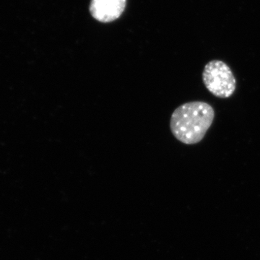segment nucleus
<instances>
[{"label": "nucleus", "mask_w": 260, "mask_h": 260, "mask_svg": "<svg viewBox=\"0 0 260 260\" xmlns=\"http://www.w3.org/2000/svg\"><path fill=\"white\" fill-rule=\"evenodd\" d=\"M215 111L203 102L181 104L173 112L170 129L176 139L185 145H194L204 138L213 124Z\"/></svg>", "instance_id": "1"}, {"label": "nucleus", "mask_w": 260, "mask_h": 260, "mask_svg": "<svg viewBox=\"0 0 260 260\" xmlns=\"http://www.w3.org/2000/svg\"><path fill=\"white\" fill-rule=\"evenodd\" d=\"M203 81L210 93L220 99L232 96L237 88V80L232 70L220 60H212L205 65Z\"/></svg>", "instance_id": "2"}, {"label": "nucleus", "mask_w": 260, "mask_h": 260, "mask_svg": "<svg viewBox=\"0 0 260 260\" xmlns=\"http://www.w3.org/2000/svg\"><path fill=\"white\" fill-rule=\"evenodd\" d=\"M126 0H92L90 11L94 18L103 23L114 21L122 14Z\"/></svg>", "instance_id": "3"}]
</instances>
